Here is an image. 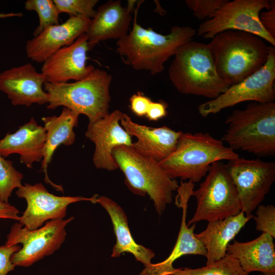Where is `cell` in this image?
Listing matches in <instances>:
<instances>
[{
  "label": "cell",
  "mask_w": 275,
  "mask_h": 275,
  "mask_svg": "<svg viewBox=\"0 0 275 275\" xmlns=\"http://www.w3.org/2000/svg\"><path fill=\"white\" fill-rule=\"evenodd\" d=\"M130 107L132 112L139 117L146 116L152 100L138 91L132 95L129 99Z\"/></svg>",
  "instance_id": "obj_33"
},
{
  "label": "cell",
  "mask_w": 275,
  "mask_h": 275,
  "mask_svg": "<svg viewBox=\"0 0 275 275\" xmlns=\"http://www.w3.org/2000/svg\"><path fill=\"white\" fill-rule=\"evenodd\" d=\"M16 195L26 202V209L18 222L29 230L40 228L48 220L64 218L68 205L72 203L83 201L97 203L99 196H57L50 193L41 183H25L18 188Z\"/></svg>",
  "instance_id": "obj_13"
},
{
  "label": "cell",
  "mask_w": 275,
  "mask_h": 275,
  "mask_svg": "<svg viewBox=\"0 0 275 275\" xmlns=\"http://www.w3.org/2000/svg\"><path fill=\"white\" fill-rule=\"evenodd\" d=\"M250 219L241 211L238 214L223 219L208 222L206 229L195 236L206 250V265L224 258L227 249L241 229Z\"/></svg>",
  "instance_id": "obj_25"
},
{
  "label": "cell",
  "mask_w": 275,
  "mask_h": 275,
  "mask_svg": "<svg viewBox=\"0 0 275 275\" xmlns=\"http://www.w3.org/2000/svg\"><path fill=\"white\" fill-rule=\"evenodd\" d=\"M134 2L123 7L120 1H108L98 8L85 33L90 50L100 41L118 40L128 34Z\"/></svg>",
  "instance_id": "obj_20"
},
{
  "label": "cell",
  "mask_w": 275,
  "mask_h": 275,
  "mask_svg": "<svg viewBox=\"0 0 275 275\" xmlns=\"http://www.w3.org/2000/svg\"><path fill=\"white\" fill-rule=\"evenodd\" d=\"M274 79L275 47L270 46H268L267 61L261 69L239 83L230 86L216 98L199 104L198 113L206 117L242 102H274Z\"/></svg>",
  "instance_id": "obj_10"
},
{
  "label": "cell",
  "mask_w": 275,
  "mask_h": 275,
  "mask_svg": "<svg viewBox=\"0 0 275 275\" xmlns=\"http://www.w3.org/2000/svg\"><path fill=\"white\" fill-rule=\"evenodd\" d=\"M221 140L233 150L259 157L275 155V102H253L227 116Z\"/></svg>",
  "instance_id": "obj_4"
},
{
  "label": "cell",
  "mask_w": 275,
  "mask_h": 275,
  "mask_svg": "<svg viewBox=\"0 0 275 275\" xmlns=\"http://www.w3.org/2000/svg\"><path fill=\"white\" fill-rule=\"evenodd\" d=\"M170 275H249L228 254L218 261L197 268H175Z\"/></svg>",
  "instance_id": "obj_26"
},
{
  "label": "cell",
  "mask_w": 275,
  "mask_h": 275,
  "mask_svg": "<svg viewBox=\"0 0 275 275\" xmlns=\"http://www.w3.org/2000/svg\"><path fill=\"white\" fill-rule=\"evenodd\" d=\"M96 203L101 205L108 213L116 237L111 256L119 257L124 253H130L145 267L152 263L155 256L151 249L138 244L132 237L128 224L127 217L122 207L114 201L105 196H98Z\"/></svg>",
  "instance_id": "obj_24"
},
{
  "label": "cell",
  "mask_w": 275,
  "mask_h": 275,
  "mask_svg": "<svg viewBox=\"0 0 275 275\" xmlns=\"http://www.w3.org/2000/svg\"><path fill=\"white\" fill-rule=\"evenodd\" d=\"M60 13H66L70 16H84L89 19L94 17V8L97 0H53Z\"/></svg>",
  "instance_id": "obj_29"
},
{
  "label": "cell",
  "mask_w": 275,
  "mask_h": 275,
  "mask_svg": "<svg viewBox=\"0 0 275 275\" xmlns=\"http://www.w3.org/2000/svg\"><path fill=\"white\" fill-rule=\"evenodd\" d=\"M124 115L117 109L98 120L89 122L85 135L95 145L92 160L96 168L117 170L118 167L112 155L114 148L121 145L132 146L131 136L120 123Z\"/></svg>",
  "instance_id": "obj_14"
},
{
  "label": "cell",
  "mask_w": 275,
  "mask_h": 275,
  "mask_svg": "<svg viewBox=\"0 0 275 275\" xmlns=\"http://www.w3.org/2000/svg\"><path fill=\"white\" fill-rule=\"evenodd\" d=\"M112 155L129 190L139 196L148 195L160 215L173 201V191L179 187L177 180L171 178L158 162L140 154L131 146H117Z\"/></svg>",
  "instance_id": "obj_6"
},
{
  "label": "cell",
  "mask_w": 275,
  "mask_h": 275,
  "mask_svg": "<svg viewBox=\"0 0 275 275\" xmlns=\"http://www.w3.org/2000/svg\"><path fill=\"white\" fill-rule=\"evenodd\" d=\"M225 165L237 189L241 211L251 219L275 180V162L239 157Z\"/></svg>",
  "instance_id": "obj_12"
},
{
  "label": "cell",
  "mask_w": 275,
  "mask_h": 275,
  "mask_svg": "<svg viewBox=\"0 0 275 275\" xmlns=\"http://www.w3.org/2000/svg\"><path fill=\"white\" fill-rule=\"evenodd\" d=\"M227 254L238 260L248 273L259 271L263 275H275V245L268 234L262 233L245 242L234 240L228 245Z\"/></svg>",
  "instance_id": "obj_23"
},
{
  "label": "cell",
  "mask_w": 275,
  "mask_h": 275,
  "mask_svg": "<svg viewBox=\"0 0 275 275\" xmlns=\"http://www.w3.org/2000/svg\"><path fill=\"white\" fill-rule=\"evenodd\" d=\"M194 186L190 183L181 182L177 191L176 204L182 208V215L181 226L175 246L169 257L157 263H151L145 267L140 275H170L175 269L174 262L186 255H198L206 257V250L203 244L195 236L194 230L196 224L188 227L186 219L188 202L191 196Z\"/></svg>",
  "instance_id": "obj_17"
},
{
  "label": "cell",
  "mask_w": 275,
  "mask_h": 275,
  "mask_svg": "<svg viewBox=\"0 0 275 275\" xmlns=\"http://www.w3.org/2000/svg\"><path fill=\"white\" fill-rule=\"evenodd\" d=\"M79 114L63 107L59 116H47L42 118L46 131V140L43 151L41 170L45 174L44 181L50 184L57 191L64 193L61 185L52 182L48 177L47 167L52 160V155L61 145H72L75 140L73 128L77 126Z\"/></svg>",
  "instance_id": "obj_22"
},
{
  "label": "cell",
  "mask_w": 275,
  "mask_h": 275,
  "mask_svg": "<svg viewBox=\"0 0 275 275\" xmlns=\"http://www.w3.org/2000/svg\"><path fill=\"white\" fill-rule=\"evenodd\" d=\"M270 8V0L228 1L214 16L199 25L197 35L212 39L216 34L228 30L252 34L275 46V39L262 25L259 14Z\"/></svg>",
  "instance_id": "obj_11"
},
{
  "label": "cell",
  "mask_w": 275,
  "mask_h": 275,
  "mask_svg": "<svg viewBox=\"0 0 275 275\" xmlns=\"http://www.w3.org/2000/svg\"><path fill=\"white\" fill-rule=\"evenodd\" d=\"M74 219L59 218L50 220L45 225L34 230H29L19 222L14 223L7 235L5 245L22 244V247L14 253L11 261L15 266L29 267L53 254L65 241V227Z\"/></svg>",
  "instance_id": "obj_9"
},
{
  "label": "cell",
  "mask_w": 275,
  "mask_h": 275,
  "mask_svg": "<svg viewBox=\"0 0 275 275\" xmlns=\"http://www.w3.org/2000/svg\"><path fill=\"white\" fill-rule=\"evenodd\" d=\"M168 104L163 101L151 102L146 117L149 121H156L167 116Z\"/></svg>",
  "instance_id": "obj_35"
},
{
  "label": "cell",
  "mask_w": 275,
  "mask_h": 275,
  "mask_svg": "<svg viewBox=\"0 0 275 275\" xmlns=\"http://www.w3.org/2000/svg\"><path fill=\"white\" fill-rule=\"evenodd\" d=\"M112 80L111 74L95 68L88 76L73 82H45L44 91L49 94L46 107L53 109L63 106L86 115L89 122H95L109 114Z\"/></svg>",
  "instance_id": "obj_7"
},
{
  "label": "cell",
  "mask_w": 275,
  "mask_h": 275,
  "mask_svg": "<svg viewBox=\"0 0 275 275\" xmlns=\"http://www.w3.org/2000/svg\"><path fill=\"white\" fill-rule=\"evenodd\" d=\"M23 174L13 166L12 161L0 154V202L8 203L12 191L22 185Z\"/></svg>",
  "instance_id": "obj_28"
},
{
  "label": "cell",
  "mask_w": 275,
  "mask_h": 275,
  "mask_svg": "<svg viewBox=\"0 0 275 275\" xmlns=\"http://www.w3.org/2000/svg\"><path fill=\"white\" fill-rule=\"evenodd\" d=\"M23 15L22 13H0V18H6L12 17H21Z\"/></svg>",
  "instance_id": "obj_37"
},
{
  "label": "cell",
  "mask_w": 275,
  "mask_h": 275,
  "mask_svg": "<svg viewBox=\"0 0 275 275\" xmlns=\"http://www.w3.org/2000/svg\"><path fill=\"white\" fill-rule=\"evenodd\" d=\"M211 39L208 45L216 71L229 87L259 70L267 61L268 46L252 34L228 30Z\"/></svg>",
  "instance_id": "obj_2"
},
{
  "label": "cell",
  "mask_w": 275,
  "mask_h": 275,
  "mask_svg": "<svg viewBox=\"0 0 275 275\" xmlns=\"http://www.w3.org/2000/svg\"><path fill=\"white\" fill-rule=\"evenodd\" d=\"M228 0H185V3L199 20L209 19Z\"/></svg>",
  "instance_id": "obj_30"
},
{
  "label": "cell",
  "mask_w": 275,
  "mask_h": 275,
  "mask_svg": "<svg viewBox=\"0 0 275 275\" xmlns=\"http://www.w3.org/2000/svg\"><path fill=\"white\" fill-rule=\"evenodd\" d=\"M24 8L28 11H36L39 16V24L33 32L34 37L49 26L60 24V13L52 0H27Z\"/></svg>",
  "instance_id": "obj_27"
},
{
  "label": "cell",
  "mask_w": 275,
  "mask_h": 275,
  "mask_svg": "<svg viewBox=\"0 0 275 275\" xmlns=\"http://www.w3.org/2000/svg\"><path fill=\"white\" fill-rule=\"evenodd\" d=\"M138 3L134 10L133 26L129 33L117 42V51L124 63L136 70L149 71L151 74L163 71L165 62L174 55L180 46L192 40L196 30L189 26L174 25L167 35L158 33L150 28L145 29L137 22Z\"/></svg>",
  "instance_id": "obj_1"
},
{
  "label": "cell",
  "mask_w": 275,
  "mask_h": 275,
  "mask_svg": "<svg viewBox=\"0 0 275 275\" xmlns=\"http://www.w3.org/2000/svg\"><path fill=\"white\" fill-rule=\"evenodd\" d=\"M261 11L259 14L260 21L270 35L275 39V1L270 0V8Z\"/></svg>",
  "instance_id": "obj_34"
},
{
  "label": "cell",
  "mask_w": 275,
  "mask_h": 275,
  "mask_svg": "<svg viewBox=\"0 0 275 275\" xmlns=\"http://www.w3.org/2000/svg\"><path fill=\"white\" fill-rule=\"evenodd\" d=\"M88 38L80 35L72 44L58 50L43 62L41 73L49 83H65L69 80H80L95 69L87 65V52L90 50Z\"/></svg>",
  "instance_id": "obj_15"
},
{
  "label": "cell",
  "mask_w": 275,
  "mask_h": 275,
  "mask_svg": "<svg viewBox=\"0 0 275 275\" xmlns=\"http://www.w3.org/2000/svg\"><path fill=\"white\" fill-rule=\"evenodd\" d=\"M120 124L131 136L137 140L131 147L141 155L160 162L175 149L182 131H176L168 126L151 127L133 122L124 114Z\"/></svg>",
  "instance_id": "obj_19"
},
{
  "label": "cell",
  "mask_w": 275,
  "mask_h": 275,
  "mask_svg": "<svg viewBox=\"0 0 275 275\" xmlns=\"http://www.w3.org/2000/svg\"><path fill=\"white\" fill-rule=\"evenodd\" d=\"M21 248L18 244L0 246V275H7L9 272L14 270L15 266L12 263L11 257Z\"/></svg>",
  "instance_id": "obj_32"
},
{
  "label": "cell",
  "mask_w": 275,
  "mask_h": 275,
  "mask_svg": "<svg viewBox=\"0 0 275 275\" xmlns=\"http://www.w3.org/2000/svg\"><path fill=\"white\" fill-rule=\"evenodd\" d=\"M19 210L9 203L0 202V218L10 219L19 221Z\"/></svg>",
  "instance_id": "obj_36"
},
{
  "label": "cell",
  "mask_w": 275,
  "mask_h": 275,
  "mask_svg": "<svg viewBox=\"0 0 275 275\" xmlns=\"http://www.w3.org/2000/svg\"><path fill=\"white\" fill-rule=\"evenodd\" d=\"M259 275H263V274L261 273V274H260Z\"/></svg>",
  "instance_id": "obj_38"
},
{
  "label": "cell",
  "mask_w": 275,
  "mask_h": 275,
  "mask_svg": "<svg viewBox=\"0 0 275 275\" xmlns=\"http://www.w3.org/2000/svg\"><path fill=\"white\" fill-rule=\"evenodd\" d=\"M191 196L196 198L197 206L188 226L202 221L223 219L241 211L237 189L222 161L212 164L204 181Z\"/></svg>",
  "instance_id": "obj_8"
},
{
  "label": "cell",
  "mask_w": 275,
  "mask_h": 275,
  "mask_svg": "<svg viewBox=\"0 0 275 275\" xmlns=\"http://www.w3.org/2000/svg\"><path fill=\"white\" fill-rule=\"evenodd\" d=\"M45 140L44 127L38 125L32 117L16 131L7 133L0 140V154L5 158L12 154H18L20 162L32 168L34 162L42 160Z\"/></svg>",
  "instance_id": "obj_21"
},
{
  "label": "cell",
  "mask_w": 275,
  "mask_h": 275,
  "mask_svg": "<svg viewBox=\"0 0 275 275\" xmlns=\"http://www.w3.org/2000/svg\"><path fill=\"white\" fill-rule=\"evenodd\" d=\"M239 157L208 132H182L174 151L158 163L171 178L188 179L194 183L206 176L213 163Z\"/></svg>",
  "instance_id": "obj_5"
},
{
  "label": "cell",
  "mask_w": 275,
  "mask_h": 275,
  "mask_svg": "<svg viewBox=\"0 0 275 275\" xmlns=\"http://www.w3.org/2000/svg\"><path fill=\"white\" fill-rule=\"evenodd\" d=\"M253 216L256 222V229L275 237V207L273 205H259Z\"/></svg>",
  "instance_id": "obj_31"
},
{
  "label": "cell",
  "mask_w": 275,
  "mask_h": 275,
  "mask_svg": "<svg viewBox=\"0 0 275 275\" xmlns=\"http://www.w3.org/2000/svg\"><path fill=\"white\" fill-rule=\"evenodd\" d=\"M91 19L70 16L64 22L45 29L25 45L27 57L37 63H43L58 50L72 44L85 34Z\"/></svg>",
  "instance_id": "obj_18"
},
{
  "label": "cell",
  "mask_w": 275,
  "mask_h": 275,
  "mask_svg": "<svg viewBox=\"0 0 275 275\" xmlns=\"http://www.w3.org/2000/svg\"><path fill=\"white\" fill-rule=\"evenodd\" d=\"M45 82L42 73L30 63L0 73V91L7 94L13 105L48 103L49 94L43 90Z\"/></svg>",
  "instance_id": "obj_16"
},
{
  "label": "cell",
  "mask_w": 275,
  "mask_h": 275,
  "mask_svg": "<svg viewBox=\"0 0 275 275\" xmlns=\"http://www.w3.org/2000/svg\"><path fill=\"white\" fill-rule=\"evenodd\" d=\"M174 56L169 76L180 93L213 99L229 87L216 71L208 44L191 40Z\"/></svg>",
  "instance_id": "obj_3"
}]
</instances>
